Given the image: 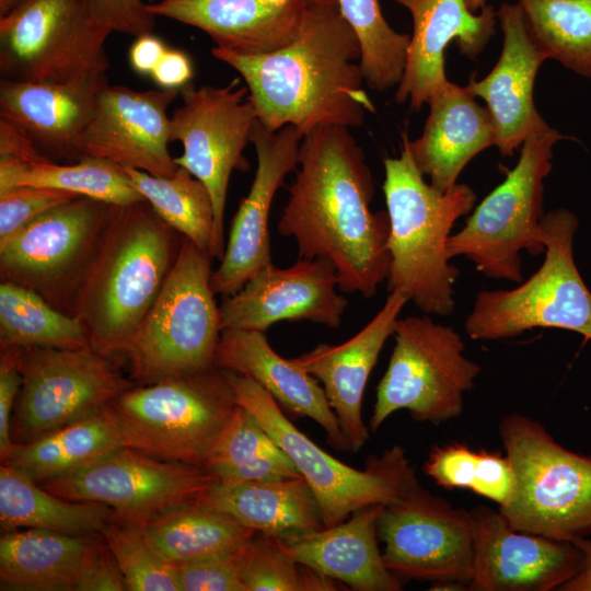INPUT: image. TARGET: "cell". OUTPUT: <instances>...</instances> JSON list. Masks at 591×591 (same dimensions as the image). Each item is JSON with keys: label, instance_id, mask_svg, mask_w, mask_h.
Here are the masks:
<instances>
[{"label": "cell", "instance_id": "f907efd6", "mask_svg": "<svg viewBox=\"0 0 591 591\" xmlns=\"http://www.w3.org/2000/svg\"><path fill=\"white\" fill-rule=\"evenodd\" d=\"M193 73L189 56L181 49L167 47L150 77L162 89L179 90L190 82Z\"/></svg>", "mask_w": 591, "mask_h": 591}, {"label": "cell", "instance_id": "836d02e7", "mask_svg": "<svg viewBox=\"0 0 591 591\" xmlns=\"http://www.w3.org/2000/svg\"><path fill=\"white\" fill-rule=\"evenodd\" d=\"M114 515V510L106 505L65 499L7 464L0 467L2 533L42 529L70 535H90L101 533Z\"/></svg>", "mask_w": 591, "mask_h": 591}, {"label": "cell", "instance_id": "ee69618b", "mask_svg": "<svg viewBox=\"0 0 591 591\" xmlns=\"http://www.w3.org/2000/svg\"><path fill=\"white\" fill-rule=\"evenodd\" d=\"M248 542L233 552L177 566L181 591H246L242 569Z\"/></svg>", "mask_w": 591, "mask_h": 591}, {"label": "cell", "instance_id": "9a60e30c", "mask_svg": "<svg viewBox=\"0 0 591 591\" xmlns=\"http://www.w3.org/2000/svg\"><path fill=\"white\" fill-rule=\"evenodd\" d=\"M196 88L192 82L179 89L183 104L171 116V139L183 143L175 163L189 171L208 188L215 211L218 245L224 254V210L232 171L250 167L243 154L251 142L257 115L247 86Z\"/></svg>", "mask_w": 591, "mask_h": 591}, {"label": "cell", "instance_id": "7402d4cb", "mask_svg": "<svg viewBox=\"0 0 591 591\" xmlns=\"http://www.w3.org/2000/svg\"><path fill=\"white\" fill-rule=\"evenodd\" d=\"M497 20L503 33L500 57L485 78L476 81L473 76L466 86L485 101L500 154L511 157L531 135L548 127L533 97L537 71L548 57L531 33L518 2L502 3Z\"/></svg>", "mask_w": 591, "mask_h": 591}, {"label": "cell", "instance_id": "74e56055", "mask_svg": "<svg viewBox=\"0 0 591 591\" xmlns=\"http://www.w3.org/2000/svg\"><path fill=\"white\" fill-rule=\"evenodd\" d=\"M8 347L91 348L84 326L23 286L0 283V349Z\"/></svg>", "mask_w": 591, "mask_h": 591}, {"label": "cell", "instance_id": "bcb514c9", "mask_svg": "<svg viewBox=\"0 0 591 591\" xmlns=\"http://www.w3.org/2000/svg\"><path fill=\"white\" fill-rule=\"evenodd\" d=\"M477 457L478 452L463 443L436 445L430 451L424 470L436 484L445 489H471Z\"/></svg>", "mask_w": 591, "mask_h": 591}, {"label": "cell", "instance_id": "11a10c76", "mask_svg": "<svg viewBox=\"0 0 591 591\" xmlns=\"http://www.w3.org/2000/svg\"><path fill=\"white\" fill-rule=\"evenodd\" d=\"M24 0H0V16L5 15Z\"/></svg>", "mask_w": 591, "mask_h": 591}, {"label": "cell", "instance_id": "9c48e42d", "mask_svg": "<svg viewBox=\"0 0 591 591\" xmlns=\"http://www.w3.org/2000/svg\"><path fill=\"white\" fill-rule=\"evenodd\" d=\"M544 262L513 289L480 291L464 328L475 340H500L542 327L591 339V292L575 264L577 217L566 208L543 216Z\"/></svg>", "mask_w": 591, "mask_h": 591}, {"label": "cell", "instance_id": "681fc988", "mask_svg": "<svg viewBox=\"0 0 591 591\" xmlns=\"http://www.w3.org/2000/svg\"><path fill=\"white\" fill-rule=\"evenodd\" d=\"M129 591L117 560L104 537L93 549L78 578L74 591Z\"/></svg>", "mask_w": 591, "mask_h": 591}, {"label": "cell", "instance_id": "7c38bea8", "mask_svg": "<svg viewBox=\"0 0 591 591\" xmlns=\"http://www.w3.org/2000/svg\"><path fill=\"white\" fill-rule=\"evenodd\" d=\"M113 206L77 196L0 241V278L28 288L74 316L81 286L112 217Z\"/></svg>", "mask_w": 591, "mask_h": 591}, {"label": "cell", "instance_id": "f6af8a7d", "mask_svg": "<svg viewBox=\"0 0 591 591\" xmlns=\"http://www.w3.org/2000/svg\"><path fill=\"white\" fill-rule=\"evenodd\" d=\"M90 18L108 33L131 36L151 33L154 15L141 0H82Z\"/></svg>", "mask_w": 591, "mask_h": 591}, {"label": "cell", "instance_id": "e575fe53", "mask_svg": "<svg viewBox=\"0 0 591 591\" xmlns=\"http://www.w3.org/2000/svg\"><path fill=\"white\" fill-rule=\"evenodd\" d=\"M16 186L60 189L111 205L144 200L123 166L95 157H83L65 165L51 160L30 162L0 158V192Z\"/></svg>", "mask_w": 591, "mask_h": 591}, {"label": "cell", "instance_id": "f5cc1de1", "mask_svg": "<svg viewBox=\"0 0 591 591\" xmlns=\"http://www.w3.org/2000/svg\"><path fill=\"white\" fill-rule=\"evenodd\" d=\"M0 158L30 162L47 161L18 129L0 119Z\"/></svg>", "mask_w": 591, "mask_h": 591}, {"label": "cell", "instance_id": "7dc6e473", "mask_svg": "<svg viewBox=\"0 0 591 591\" xmlns=\"http://www.w3.org/2000/svg\"><path fill=\"white\" fill-rule=\"evenodd\" d=\"M515 475L507 454L479 451L471 491L505 506L511 498Z\"/></svg>", "mask_w": 591, "mask_h": 591}, {"label": "cell", "instance_id": "277c9868", "mask_svg": "<svg viewBox=\"0 0 591 591\" xmlns=\"http://www.w3.org/2000/svg\"><path fill=\"white\" fill-rule=\"evenodd\" d=\"M402 134L398 158L384 160L383 192L390 218L389 292L398 291L425 314L450 315L459 269L447 244L456 220L472 211L474 190L455 184L441 192L425 181Z\"/></svg>", "mask_w": 591, "mask_h": 591}, {"label": "cell", "instance_id": "6f0895ef", "mask_svg": "<svg viewBox=\"0 0 591 591\" xmlns=\"http://www.w3.org/2000/svg\"><path fill=\"white\" fill-rule=\"evenodd\" d=\"M309 3L328 5V7H338V0H306Z\"/></svg>", "mask_w": 591, "mask_h": 591}, {"label": "cell", "instance_id": "ffe728a7", "mask_svg": "<svg viewBox=\"0 0 591 591\" xmlns=\"http://www.w3.org/2000/svg\"><path fill=\"white\" fill-rule=\"evenodd\" d=\"M334 265L325 258H299L287 268L274 264L254 275L220 305L223 329L265 333L280 321H309L340 326L348 305L337 292Z\"/></svg>", "mask_w": 591, "mask_h": 591}, {"label": "cell", "instance_id": "d4e9b609", "mask_svg": "<svg viewBox=\"0 0 591 591\" xmlns=\"http://www.w3.org/2000/svg\"><path fill=\"white\" fill-rule=\"evenodd\" d=\"M106 76L69 83L0 80V119L51 160H80L79 140L90 124Z\"/></svg>", "mask_w": 591, "mask_h": 591}, {"label": "cell", "instance_id": "e0dca14e", "mask_svg": "<svg viewBox=\"0 0 591 591\" xmlns=\"http://www.w3.org/2000/svg\"><path fill=\"white\" fill-rule=\"evenodd\" d=\"M216 483L204 467L160 460L124 447L40 486L65 499L106 505L114 510L115 519L140 523L197 501Z\"/></svg>", "mask_w": 591, "mask_h": 591}, {"label": "cell", "instance_id": "6da1fadb", "mask_svg": "<svg viewBox=\"0 0 591 591\" xmlns=\"http://www.w3.org/2000/svg\"><path fill=\"white\" fill-rule=\"evenodd\" d=\"M374 181L348 127L318 126L303 136L278 232L294 239L299 258H325L338 290L371 298L390 270V218L372 212Z\"/></svg>", "mask_w": 591, "mask_h": 591}, {"label": "cell", "instance_id": "9f6ffc18", "mask_svg": "<svg viewBox=\"0 0 591 591\" xmlns=\"http://www.w3.org/2000/svg\"><path fill=\"white\" fill-rule=\"evenodd\" d=\"M487 0H466V3L472 12H476L486 5Z\"/></svg>", "mask_w": 591, "mask_h": 591}, {"label": "cell", "instance_id": "ac0fdd59", "mask_svg": "<svg viewBox=\"0 0 591 591\" xmlns=\"http://www.w3.org/2000/svg\"><path fill=\"white\" fill-rule=\"evenodd\" d=\"M179 90L137 91L106 83L97 93L93 117L82 134L80 159L95 157L154 176H172L178 169L167 144V108Z\"/></svg>", "mask_w": 591, "mask_h": 591}, {"label": "cell", "instance_id": "8d00e7d4", "mask_svg": "<svg viewBox=\"0 0 591 591\" xmlns=\"http://www.w3.org/2000/svg\"><path fill=\"white\" fill-rule=\"evenodd\" d=\"M218 483H257L302 477L257 419L237 405L206 465Z\"/></svg>", "mask_w": 591, "mask_h": 591}, {"label": "cell", "instance_id": "4316f807", "mask_svg": "<svg viewBox=\"0 0 591 591\" xmlns=\"http://www.w3.org/2000/svg\"><path fill=\"white\" fill-rule=\"evenodd\" d=\"M215 367L251 379L268 392L282 409L309 417L321 426L331 447L350 451L320 382L292 359L277 354L265 333L223 329L216 350Z\"/></svg>", "mask_w": 591, "mask_h": 591}, {"label": "cell", "instance_id": "db71d44e", "mask_svg": "<svg viewBox=\"0 0 591 591\" xmlns=\"http://www.w3.org/2000/svg\"><path fill=\"white\" fill-rule=\"evenodd\" d=\"M572 544L581 554L580 567L559 591H591V535L580 537Z\"/></svg>", "mask_w": 591, "mask_h": 591}, {"label": "cell", "instance_id": "816d5d0a", "mask_svg": "<svg viewBox=\"0 0 591 591\" xmlns=\"http://www.w3.org/2000/svg\"><path fill=\"white\" fill-rule=\"evenodd\" d=\"M166 48L164 42L152 33L137 36L130 46L128 61L137 73L151 76Z\"/></svg>", "mask_w": 591, "mask_h": 591}, {"label": "cell", "instance_id": "2e32d148", "mask_svg": "<svg viewBox=\"0 0 591 591\" xmlns=\"http://www.w3.org/2000/svg\"><path fill=\"white\" fill-rule=\"evenodd\" d=\"M376 529L384 563L401 580L470 584L474 559L470 511L418 484L382 506Z\"/></svg>", "mask_w": 591, "mask_h": 591}, {"label": "cell", "instance_id": "d6986e66", "mask_svg": "<svg viewBox=\"0 0 591 591\" xmlns=\"http://www.w3.org/2000/svg\"><path fill=\"white\" fill-rule=\"evenodd\" d=\"M302 138L294 126L270 131L258 119L255 121L251 142L257 167L250 192L231 222L223 257L212 271L211 287L216 294L236 293L254 275L273 264L271 204L286 176L297 169Z\"/></svg>", "mask_w": 591, "mask_h": 591}, {"label": "cell", "instance_id": "cb8c5ba5", "mask_svg": "<svg viewBox=\"0 0 591 591\" xmlns=\"http://www.w3.org/2000/svg\"><path fill=\"white\" fill-rule=\"evenodd\" d=\"M407 298L390 292L381 310L355 336L340 345L318 344L292 360L315 378L335 413L349 449L359 451L369 439L361 405L368 379Z\"/></svg>", "mask_w": 591, "mask_h": 591}, {"label": "cell", "instance_id": "f1b7e54d", "mask_svg": "<svg viewBox=\"0 0 591 591\" xmlns=\"http://www.w3.org/2000/svg\"><path fill=\"white\" fill-rule=\"evenodd\" d=\"M428 105L421 136L408 139L407 144L430 185L447 192L477 153L496 146V131L487 108L475 101L467 86L450 81Z\"/></svg>", "mask_w": 591, "mask_h": 591}, {"label": "cell", "instance_id": "5b68a950", "mask_svg": "<svg viewBox=\"0 0 591 591\" xmlns=\"http://www.w3.org/2000/svg\"><path fill=\"white\" fill-rule=\"evenodd\" d=\"M236 407L230 383L216 367L135 384L109 405L126 447L204 468Z\"/></svg>", "mask_w": 591, "mask_h": 591}, {"label": "cell", "instance_id": "f35d334b", "mask_svg": "<svg viewBox=\"0 0 591 591\" xmlns=\"http://www.w3.org/2000/svg\"><path fill=\"white\" fill-rule=\"evenodd\" d=\"M548 58L591 78V0H518Z\"/></svg>", "mask_w": 591, "mask_h": 591}, {"label": "cell", "instance_id": "5bb4252c", "mask_svg": "<svg viewBox=\"0 0 591 591\" xmlns=\"http://www.w3.org/2000/svg\"><path fill=\"white\" fill-rule=\"evenodd\" d=\"M109 34L82 0H24L0 16L1 79L69 83L105 76Z\"/></svg>", "mask_w": 591, "mask_h": 591}, {"label": "cell", "instance_id": "3957f363", "mask_svg": "<svg viewBox=\"0 0 591 591\" xmlns=\"http://www.w3.org/2000/svg\"><path fill=\"white\" fill-rule=\"evenodd\" d=\"M185 236L146 200L114 205L74 316L94 350L121 358L158 298Z\"/></svg>", "mask_w": 591, "mask_h": 591}, {"label": "cell", "instance_id": "4fadbf2b", "mask_svg": "<svg viewBox=\"0 0 591 591\" xmlns=\"http://www.w3.org/2000/svg\"><path fill=\"white\" fill-rule=\"evenodd\" d=\"M19 369L22 384L11 419L14 444L88 418L136 384L116 358L93 348H21Z\"/></svg>", "mask_w": 591, "mask_h": 591}, {"label": "cell", "instance_id": "ab89813d", "mask_svg": "<svg viewBox=\"0 0 591 591\" xmlns=\"http://www.w3.org/2000/svg\"><path fill=\"white\" fill-rule=\"evenodd\" d=\"M338 7L358 36L366 84L378 92L397 86L405 70L410 36L387 24L379 0H338Z\"/></svg>", "mask_w": 591, "mask_h": 591}, {"label": "cell", "instance_id": "484cf974", "mask_svg": "<svg viewBox=\"0 0 591 591\" xmlns=\"http://www.w3.org/2000/svg\"><path fill=\"white\" fill-rule=\"evenodd\" d=\"M308 5L306 0H160L147 10L201 30L216 47L258 55L289 44Z\"/></svg>", "mask_w": 591, "mask_h": 591}, {"label": "cell", "instance_id": "30bf717a", "mask_svg": "<svg viewBox=\"0 0 591 591\" xmlns=\"http://www.w3.org/2000/svg\"><path fill=\"white\" fill-rule=\"evenodd\" d=\"M566 137L547 127L531 135L521 148L517 165L474 209L465 225L450 235L452 259L465 256L493 279L523 281L521 252L544 253V179L552 171L553 148Z\"/></svg>", "mask_w": 591, "mask_h": 591}, {"label": "cell", "instance_id": "44dd1931", "mask_svg": "<svg viewBox=\"0 0 591 591\" xmlns=\"http://www.w3.org/2000/svg\"><path fill=\"white\" fill-rule=\"evenodd\" d=\"M468 511L474 544L470 589L559 590L577 573L581 554L572 543L517 530L499 510L482 506Z\"/></svg>", "mask_w": 591, "mask_h": 591}, {"label": "cell", "instance_id": "60d3db41", "mask_svg": "<svg viewBox=\"0 0 591 591\" xmlns=\"http://www.w3.org/2000/svg\"><path fill=\"white\" fill-rule=\"evenodd\" d=\"M101 534L129 591H181L177 567L163 559L135 524L113 518Z\"/></svg>", "mask_w": 591, "mask_h": 591}, {"label": "cell", "instance_id": "1f68e13d", "mask_svg": "<svg viewBox=\"0 0 591 591\" xmlns=\"http://www.w3.org/2000/svg\"><path fill=\"white\" fill-rule=\"evenodd\" d=\"M132 524L163 559L176 567L233 552L256 533L228 513L198 501Z\"/></svg>", "mask_w": 591, "mask_h": 591}, {"label": "cell", "instance_id": "d6a6232c", "mask_svg": "<svg viewBox=\"0 0 591 591\" xmlns=\"http://www.w3.org/2000/svg\"><path fill=\"white\" fill-rule=\"evenodd\" d=\"M126 447L109 409L15 444L7 464L37 484L76 473Z\"/></svg>", "mask_w": 591, "mask_h": 591}, {"label": "cell", "instance_id": "8992f818", "mask_svg": "<svg viewBox=\"0 0 591 591\" xmlns=\"http://www.w3.org/2000/svg\"><path fill=\"white\" fill-rule=\"evenodd\" d=\"M212 259L184 239L165 283L121 356L136 384L215 368L222 326L211 287Z\"/></svg>", "mask_w": 591, "mask_h": 591}, {"label": "cell", "instance_id": "b9f144b4", "mask_svg": "<svg viewBox=\"0 0 591 591\" xmlns=\"http://www.w3.org/2000/svg\"><path fill=\"white\" fill-rule=\"evenodd\" d=\"M242 580L246 591H302L303 566L277 538L256 532L247 545Z\"/></svg>", "mask_w": 591, "mask_h": 591}, {"label": "cell", "instance_id": "7bdbcfd3", "mask_svg": "<svg viewBox=\"0 0 591 591\" xmlns=\"http://www.w3.org/2000/svg\"><path fill=\"white\" fill-rule=\"evenodd\" d=\"M77 196L66 190L37 186H16L0 192V241Z\"/></svg>", "mask_w": 591, "mask_h": 591}, {"label": "cell", "instance_id": "ba28073f", "mask_svg": "<svg viewBox=\"0 0 591 591\" xmlns=\"http://www.w3.org/2000/svg\"><path fill=\"white\" fill-rule=\"evenodd\" d=\"M222 371L237 405L257 419L309 484L324 526L336 525L359 509L394 502L419 484L401 445L369 457L363 470L355 468L332 456L300 431L257 383L233 371Z\"/></svg>", "mask_w": 591, "mask_h": 591}, {"label": "cell", "instance_id": "52a82bcc", "mask_svg": "<svg viewBox=\"0 0 591 591\" xmlns=\"http://www.w3.org/2000/svg\"><path fill=\"white\" fill-rule=\"evenodd\" d=\"M499 436L515 485L499 512L517 530L572 543L591 535V456L558 443L537 420L505 416Z\"/></svg>", "mask_w": 591, "mask_h": 591}, {"label": "cell", "instance_id": "7a4b0ae2", "mask_svg": "<svg viewBox=\"0 0 591 591\" xmlns=\"http://www.w3.org/2000/svg\"><path fill=\"white\" fill-rule=\"evenodd\" d=\"M212 56L244 79L258 121L302 136L325 125L360 127L374 106L363 90L361 47L339 8L309 3L297 36L266 54L220 47Z\"/></svg>", "mask_w": 591, "mask_h": 591}, {"label": "cell", "instance_id": "83f0119b", "mask_svg": "<svg viewBox=\"0 0 591 591\" xmlns=\"http://www.w3.org/2000/svg\"><path fill=\"white\" fill-rule=\"evenodd\" d=\"M383 505L355 511L345 521L277 538L296 561L356 591H399L402 580L385 565L376 521Z\"/></svg>", "mask_w": 591, "mask_h": 591}, {"label": "cell", "instance_id": "c3c4849f", "mask_svg": "<svg viewBox=\"0 0 591 591\" xmlns=\"http://www.w3.org/2000/svg\"><path fill=\"white\" fill-rule=\"evenodd\" d=\"M0 350V457L4 463L15 445L11 438V419L22 384L19 369L21 347Z\"/></svg>", "mask_w": 591, "mask_h": 591}, {"label": "cell", "instance_id": "603a6c76", "mask_svg": "<svg viewBox=\"0 0 591 591\" xmlns=\"http://www.w3.org/2000/svg\"><path fill=\"white\" fill-rule=\"evenodd\" d=\"M394 1L410 12L414 24L395 101H408L410 108L418 111L450 83L444 71L449 43L456 40L463 55L476 58L495 32L497 12L486 4L475 14L466 0Z\"/></svg>", "mask_w": 591, "mask_h": 591}, {"label": "cell", "instance_id": "d590c367", "mask_svg": "<svg viewBox=\"0 0 591 591\" xmlns=\"http://www.w3.org/2000/svg\"><path fill=\"white\" fill-rule=\"evenodd\" d=\"M123 169L163 221L212 258L222 259L211 195L200 179L182 166L172 176H154L134 167Z\"/></svg>", "mask_w": 591, "mask_h": 591}, {"label": "cell", "instance_id": "8fae6325", "mask_svg": "<svg viewBox=\"0 0 591 591\" xmlns=\"http://www.w3.org/2000/svg\"><path fill=\"white\" fill-rule=\"evenodd\" d=\"M387 369L376 387L370 429L376 431L395 412L406 409L420 422L440 425L463 413L464 395L482 368L465 356L452 327L428 315L398 318Z\"/></svg>", "mask_w": 591, "mask_h": 591}, {"label": "cell", "instance_id": "f546056e", "mask_svg": "<svg viewBox=\"0 0 591 591\" xmlns=\"http://www.w3.org/2000/svg\"><path fill=\"white\" fill-rule=\"evenodd\" d=\"M101 533L70 535L20 529L0 537V589L3 591H74Z\"/></svg>", "mask_w": 591, "mask_h": 591}, {"label": "cell", "instance_id": "4dcf8cb0", "mask_svg": "<svg viewBox=\"0 0 591 591\" xmlns=\"http://www.w3.org/2000/svg\"><path fill=\"white\" fill-rule=\"evenodd\" d=\"M198 502L275 537L324 528L317 500L303 477L257 483H216Z\"/></svg>", "mask_w": 591, "mask_h": 591}]
</instances>
